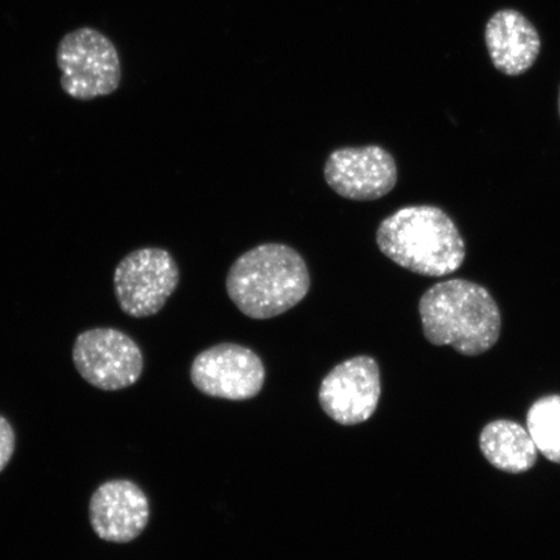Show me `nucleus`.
Here are the masks:
<instances>
[{"label": "nucleus", "instance_id": "1", "mask_svg": "<svg viewBox=\"0 0 560 560\" xmlns=\"http://www.w3.org/2000/svg\"><path fill=\"white\" fill-rule=\"evenodd\" d=\"M423 334L431 345L451 346L458 353H487L501 335V312L486 287L466 279L432 285L419 301Z\"/></svg>", "mask_w": 560, "mask_h": 560}, {"label": "nucleus", "instance_id": "2", "mask_svg": "<svg viewBox=\"0 0 560 560\" xmlns=\"http://www.w3.org/2000/svg\"><path fill=\"white\" fill-rule=\"evenodd\" d=\"M382 254L416 275L443 278L465 262L466 244L457 225L435 206H410L383 220L376 231Z\"/></svg>", "mask_w": 560, "mask_h": 560}, {"label": "nucleus", "instance_id": "3", "mask_svg": "<svg viewBox=\"0 0 560 560\" xmlns=\"http://www.w3.org/2000/svg\"><path fill=\"white\" fill-rule=\"evenodd\" d=\"M228 295L252 319H270L292 310L311 290L304 258L289 245L268 243L245 252L231 266Z\"/></svg>", "mask_w": 560, "mask_h": 560}, {"label": "nucleus", "instance_id": "4", "mask_svg": "<svg viewBox=\"0 0 560 560\" xmlns=\"http://www.w3.org/2000/svg\"><path fill=\"white\" fill-rule=\"evenodd\" d=\"M56 62L62 91L75 101L108 96L121 85L120 55L114 42L94 27L66 34L56 50Z\"/></svg>", "mask_w": 560, "mask_h": 560}, {"label": "nucleus", "instance_id": "5", "mask_svg": "<svg viewBox=\"0 0 560 560\" xmlns=\"http://www.w3.org/2000/svg\"><path fill=\"white\" fill-rule=\"evenodd\" d=\"M178 282V265L163 248L131 252L117 265L114 276L118 305L135 318L152 317L163 310Z\"/></svg>", "mask_w": 560, "mask_h": 560}, {"label": "nucleus", "instance_id": "6", "mask_svg": "<svg viewBox=\"0 0 560 560\" xmlns=\"http://www.w3.org/2000/svg\"><path fill=\"white\" fill-rule=\"evenodd\" d=\"M72 357L83 380L102 390L131 387L143 374L142 350L129 335L116 328L97 327L81 332Z\"/></svg>", "mask_w": 560, "mask_h": 560}, {"label": "nucleus", "instance_id": "7", "mask_svg": "<svg viewBox=\"0 0 560 560\" xmlns=\"http://www.w3.org/2000/svg\"><path fill=\"white\" fill-rule=\"evenodd\" d=\"M266 377L264 363L254 350L223 342L195 357L191 382L209 397L247 401L260 394Z\"/></svg>", "mask_w": 560, "mask_h": 560}, {"label": "nucleus", "instance_id": "8", "mask_svg": "<svg viewBox=\"0 0 560 560\" xmlns=\"http://www.w3.org/2000/svg\"><path fill=\"white\" fill-rule=\"evenodd\" d=\"M382 395L381 369L373 357L357 355L339 363L322 381L319 404L341 425L366 422Z\"/></svg>", "mask_w": 560, "mask_h": 560}, {"label": "nucleus", "instance_id": "9", "mask_svg": "<svg viewBox=\"0 0 560 560\" xmlns=\"http://www.w3.org/2000/svg\"><path fill=\"white\" fill-rule=\"evenodd\" d=\"M325 179L342 198L371 201L394 190L397 165L394 156L380 145L346 147L328 156Z\"/></svg>", "mask_w": 560, "mask_h": 560}, {"label": "nucleus", "instance_id": "10", "mask_svg": "<svg viewBox=\"0 0 560 560\" xmlns=\"http://www.w3.org/2000/svg\"><path fill=\"white\" fill-rule=\"evenodd\" d=\"M90 524L107 542L136 540L149 524L150 502L136 482L110 480L97 488L89 505Z\"/></svg>", "mask_w": 560, "mask_h": 560}, {"label": "nucleus", "instance_id": "11", "mask_svg": "<svg viewBox=\"0 0 560 560\" xmlns=\"http://www.w3.org/2000/svg\"><path fill=\"white\" fill-rule=\"evenodd\" d=\"M490 60L499 72L522 75L535 66L541 52V37L536 26L516 10H500L486 26Z\"/></svg>", "mask_w": 560, "mask_h": 560}, {"label": "nucleus", "instance_id": "12", "mask_svg": "<svg viewBox=\"0 0 560 560\" xmlns=\"http://www.w3.org/2000/svg\"><path fill=\"white\" fill-rule=\"evenodd\" d=\"M480 451L490 465L508 474L529 471L538 457L528 430L511 420L487 424L481 431Z\"/></svg>", "mask_w": 560, "mask_h": 560}, {"label": "nucleus", "instance_id": "13", "mask_svg": "<svg viewBox=\"0 0 560 560\" xmlns=\"http://www.w3.org/2000/svg\"><path fill=\"white\" fill-rule=\"evenodd\" d=\"M527 430L546 459L560 465V396H546L528 411Z\"/></svg>", "mask_w": 560, "mask_h": 560}, {"label": "nucleus", "instance_id": "14", "mask_svg": "<svg viewBox=\"0 0 560 560\" xmlns=\"http://www.w3.org/2000/svg\"><path fill=\"white\" fill-rule=\"evenodd\" d=\"M16 447V435L13 427L0 416V472L10 464Z\"/></svg>", "mask_w": 560, "mask_h": 560}, {"label": "nucleus", "instance_id": "15", "mask_svg": "<svg viewBox=\"0 0 560 560\" xmlns=\"http://www.w3.org/2000/svg\"><path fill=\"white\" fill-rule=\"evenodd\" d=\"M558 109H559V116H560V89H559V96H558Z\"/></svg>", "mask_w": 560, "mask_h": 560}]
</instances>
